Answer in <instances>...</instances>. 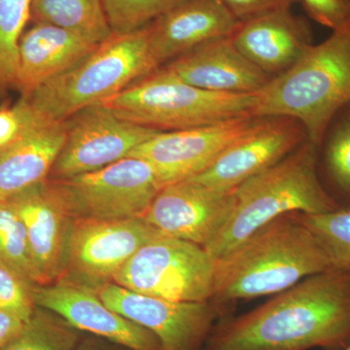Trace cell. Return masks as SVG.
<instances>
[{
    "instance_id": "cell-1",
    "label": "cell",
    "mask_w": 350,
    "mask_h": 350,
    "mask_svg": "<svg viewBox=\"0 0 350 350\" xmlns=\"http://www.w3.org/2000/svg\"><path fill=\"white\" fill-rule=\"evenodd\" d=\"M221 322L206 350L340 349L350 342V269H330Z\"/></svg>"
},
{
    "instance_id": "cell-2",
    "label": "cell",
    "mask_w": 350,
    "mask_h": 350,
    "mask_svg": "<svg viewBox=\"0 0 350 350\" xmlns=\"http://www.w3.org/2000/svg\"><path fill=\"white\" fill-rule=\"evenodd\" d=\"M330 269L317 237L295 213L287 214L215 260L211 301L221 306L275 295Z\"/></svg>"
},
{
    "instance_id": "cell-3",
    "label": "cell",
    "mask_w": 350,
    "mask_h": 350,
    "mask_svg": "<svg viewBox=\"0 0 350 350\" xmlns=\"http://www.w3.org/2000/svg\"><path fill=\"white\" fill-rule=\"evenodd\" d=\"M317 148L306 140L275 165L232 190L229 213L204 247L213 259L222 257L282 216L325 213L340 208L320 181Z\"/></svg>"
},
{
    "instance_id": "cell-4",
    "label": "cell",
    "mask_w": 350,
    "mask_h": 350,
    "mask_svg": "<svg viewBox=\"0 0 350 350\" xmlns=\"http://www.w3.org/2000/svg\"><path fill=\"white\" fill-rule=\"evenodd\" d=\"M350 105V27L313 44L255 93L252 117H288L319 146L335 116Z\"/></svg>"
},
{
    "instance_id": "cell-5",
    "label": "cell",
    "mask_w": 350,
    "mask_h": 350,
    "mask_svg": "<svg viewBox=\"0 0 350 350\" xmlns=\"http://www.w3.org/2000/svg\"><path fill=\"white\" fill-rule=\"evenodd\" d=\"M148 40L149 25L129 33H112L73 68L23 96L29 116L36 123H63L146 77L155 71Z\"/></svg>"
},
{
    "instance_id": "cell-6",
    "label": "cell",
    "mask_w": 350,
    "mask_h": 350,
    "mask_svg": "<svg viewBox=\"0 0 350 350\" xmlns=\"http://www.w3.org/2000/svg\"><path fill=\"white\" fill-rule=\"evenodd\" d=\"M254 103L255 94L206 91L157 69L103 105L119 118L167 131L252 117Z\"/></svg>"
},
{
    "instance_id": "cell-7",
    "label": "cell",
    "mask_w": 350,
    "mask_h": 350,
    "mask_svg": "<svg viewBox=\"0 0 350 350\" xmlns=\"http://www.w3.org/2000/svg\"><path fill=\"white\" fill-rule=\"evenodd\" d=\"M48 180L75 221L144 217L163 188L150 163L133 157L96 172Z\"/></svg>"
},
{
    "instance_id": "cell-8",
    "label": "cell",
    "mask_w": 350,
    "mask_h": 350,
    "mask_svg": "<svg viewBox=\"0 0 350 350\" xmlns=\"http://www.w3.org/2000/svg\"><path fill=\"white\" fill-rule=\"evenodd\" d=\"M215 259L199 244L160 234L122 267L112 282L175 301H211Z\"/></svg>"
},
{
    "instance_id": "cell-9",
    "label": "cell",
    "mask_w": 350,
    "mask_h": 350,
    "mask_svg": "<svg viewBox=\"0 0 350 350\" xmlns=\"http://www.w3.org/2000/svg\"><path fill=\"white\" fill-rule=\"evenodd\" d=\"M66 138L48 179L59 180L96 172L128 158L159 131L119 118L103 103L66 120Z\"/></svg>"
},
{
    "instance_id": "cell-10",
    "label": "cell",
    "mask_w": 350,
    "mask_h": 350,
    "mask_svg": "<svg viewBox=\"0 0 350 350\" xmlns=\"http://www.w3.org/2000/svg\"><path fill=\"white\" fill-rule=\"evenodd\" d=\"M96 293L108 308L153 333L162 350H200L222 312L213 301H170L114 282L101 285Z\"/></svg>"
},
{
    "instance_id": "cell-11",
    "label": "cell",
    "mask_w": 350,
    "mask_h": 350,
    "mask_svg": "<svg viewBox=\"0 0 350 350\" xmlns=\"http://www.w3.org/2000/svg\"><path fill=\"white\" fill-rule=\"evenodd\" d=\"M160 234L144 217L107 222L75 221L63 278L96 290L112 282L122 267Z\"/></svg>"
},
{
    "instance_id": "cell-12",
    "label": "cell",
    "mask_w": 350,
    "mask_h": 350,
    "mask_svg": "<svg viewBox=\"0 0 350 350\" xmlns=\"http://www.w3.org/2000/svg\"><path fill=\"white\" fill-rule=\"evenodd\" d=\"M256 120L241 117L187 130L159 131L129 157L150 163L165 187L204 172Z\"/></svg>"
},
{
    "instance_id": "cell-13",
    "label": "cell",
    "mask_w": 350,
    "mask_h": 350,
    "mask_svg": "<svg viewBox=\"0 0 350 350\" xmlns=\"http://www.w3.org/2000/svg\"><path fill=\"white\" fill-rule=\"evenodd\" d=\"M308 140L305 130L288 117L257 118L250 131L230 145L193 180L219 190L232 191L296 150Z\"/></svg>"
},
{
    "instance_id": "cell-14",
    "label": "cell",
    "mask_w": 350,
    "mask_h": 350,
    "mask_svg": "<svg viewBox=\"0 0 350 350\" xmlns=\"http://www.w3.org/2000/svg\"><path fill=\"white\" fill-rule=\"evenodd\" d=\"M34 305L56 313L80 332H87L131 350H162L150 331L114 312L96 290L61 278L31 289Z\"/></svg>"
},
{
    "instance_id": "cell-15",
    "label": "cell",
    "mask_w": 350,
    "mask_h": 350,
    "mask_svg": "<svg viewBox=\"0 0 350 350\" xmlns=\"http://www.w3.org/2000/svg\"><path fill=\"white\" fill-rule=\"evenodd\" d=\"M6 202L25 226L40 285L63 278L75 221L50 181L39 182Z\"/></svg>"
},
{
    "instance_id": "cell-16",
    "label": "cell",
    "mask_w": 350,
    "mask_h": 350,
    "mask_svg": "<svg viewBox=\"0 0 350 350\" xmlns=\"http://www.w3.org/2000/svg\"><path fill=\"white\" fill-rule=\"evenodd\" d=\"M232 194L193 179L175 182L160 191L144 218L165 236L204 247L227 217Z\"/></svg>"
},
{
    "instance_id": "cell-17",
    "label": "cell",
    "mask_w": 350,
    "mask_h": 350,
    "mask_svg": "<svg viewBox=\"0 0 350 350\" xmlns=\"http://www.w3.org/2000/svg\"><path fill=\"white\" fill-rule=\"evenodd\" d=\"M239 22L221 0H185L149 24L154 69L215 39L229 38Z\"/></svg>"
},
{
    "instance_id": "cell-18",
    "label": "cell",
    "mask_w": 350,
    "mask_h": 350,
    "mask_svg": "<svg viewBox=\"0 0 350 350\" xmlns=\"http://www.w3.org/2000/svg\"><path fill=\"white\" fill-rule=\"evenodd\" d=\"M158 69L191 86L216 93L255 94L271 78L239 52L231 36L202 44Z\"/></svg>"
},
{
    "instance_id": "cell-19",
    "label": "cell",
    "mask_w": 350,
    "mask_h": 350,
    "mask_svg": "<svg viewBox=\"0 0 350 350\" xmlns=\"http://www.w3.org/2000/svg\"><path fill=\"white\" fill-rule=\"evenodd\" d=\"M231 38L239 52L271 77L293 66L313 45L310 25L291 8L239 23Z\"/></svg>"
},
{
    "instance_id": "cell-20",
    "label": "cell",
    "mask_w": 350,
    "mask_h": 350,
    "mask_svg": "<svg viewBox=\"0 0 350 350\" xmlns=\"http://www.w3.org/2000/svg\"><path fill=\"white\" fill-rule=\"evenodd\" d=\"M98 46L62 27L34 24L21 36L14 86L27 96L73 68Z\"/></svg>"
},
{
    "instance_id": "cell-21",
    "label": "cell",
    "mask_w": 350,
    "mask_h": 350,
    "mask_svg": "<svg viewBox=\"0 0 350 350\" xmlns=\"http://www.w3.org/2000/svg\"><path fill=\"white\" fill-rule=\"evenodd\" d=\"M66 138V123L29 119L22 133L0 149V202L48 179Z\"/></svg>"
},
{
    "instance_id": "cell-22",
    "label": "cell",
    "mask_w": 350,
    "mask_h": 350,
    "mask_svg": "<svg viewBox=\"0 0 350 350\" xmlns=\"http://www.w3.org/2000/svg\"><path fill=\"white\" fill-rule=\"evenodd\" d=\"M29 21L62 27L96 45L113 33L103 0H31Z\"/></svg>"
},
{
    "instance_id": "cell-23",
    "label": "cell",
    "mask_w": 350,
    "mask_h": 350,
    "mask_svg": "<svg viewBox=\"0 0 350 350\" xmlns=\"http://www.w3.org/2000/svg\"><path fill=\"white\" fill-rule=\"evenodd\" d=\"M80 331L56 313L36 306L17 337L1 350H73Z\"/></svg>"
},
{
    "instance_id": "cell-24",
    "label": "cell",
    "mask_w": 350,
    "mask_h": 350,
    "mask_svg": "<svg viewBox=\"0 0 350 350\" xmlns=\"http://www.w3.org/2000/svg\"><path fill=\"white\" fill-rule=\"evenodd\" d=\"M0 262L29 284L40 285L25 226L7 202H0Z\"/></svg>"
},
{
    "instance_id": "cell-25",
    "label": "cell",
    "mask_w": 350,
    "mask_h": 350,
    "mask_svg": "<svg viewBox=\"0 0 350 350\" xmlns=\"http://www.w3.org/2000/svg\"><path fill=\"white\" fill-rule=\"evenodd\" d=\"M323 246L334 269H350V207L325 213H295Z\"/></svg>"
},
{
    "instance_id": "cell-26",
    "label": "cell",
    "mask_w": 350,
    "mask_h": 350,
    "mask_svg": "<svg viewBox=\"0 0 350 350\" xmlns=\"http://www.w3.org/2000/svg\"><path fill=\"white\" fill-rule=\"evenodd\" d=\"M31 5V0H0V89L15 85L18 49Z\"/></svg>"
},
{
    "instance_id": "cell-27",
    "label": "cell",
    "mask_w": 350,
    "mask_h": 350,
    "mask_svg": "<svg viewBox=\"0 0 350 350\" xmlns=\"http://www.w3.org/2000/svg\"><path fill=\"white\" fill-rule=\"evenodd\" d=\"M185 0H103L113 33H129L150 24Z\"/></svg>"
},
{
    "instance_id": "cell-28",
    "label": "cell",
    "mask_w": 350,
    "mask_h": 350,
    "mask_svg": "<svg viewBox=\"0 0 350 350\" xmlns=\"http://www.w3.org/2000/svg\"><path fill=\"white\" fill-rule=\"evenodd\" d=\"M327 174L340 192L350 196V111L334 126L327 140Z\"/></svg>"
},
{
    "instance_id": "cell-29",
    "label": "cell",
    "mask_w": 350,
    "mask_h": 350,
    "mask_svg": "<svg viewBox=\"0 0 350 350\" xmlns=\"http://www.w3.org/2000/svg\"><path fill=\"white\" fill-rule=\"evenodd\" d=\"M36 285L29 284L13 269L0 262V308L19 317L27 322L36 305L32 300L31 289Z\"/></svg>"
},
{
    "instance_id": "cell-30",
    "label": "cell",
    "mask_w": 350,
    "mask_h": 350,
    "mask_svg": "<svg viewBox=\"0 0 350 350\" xmlns=\"http://www.w3.org/2000/svg\"><path fill=\"white\" fill-rule=\"evenodd\" d=\"M306 12L315 22L340 31L350 27V2L349 0H301Z\"/></svg>"
},
{
    "instance_id": "cell-31",
    "label": "cell",
    "mask_w": 350,
    "mask_h": 350,
    "mask_svg": "<svg viewBox=\"0 0 350 350\" xmlns=\"http://www.w3.org/2000/svg\"><path fill=\"white\" fill-rule=\"evenodd\" d=\"M239 23L278 10L291 8L299 0H221Z\"/></svg>"
},
{
    "instance_id": "cell-32",
    "label": "cell",
    "mask_w": 350,
    "mask_h": 350,
    "mask_svg": "<svg viewBox=\"0 0 350 350\" xmlns=\"http://www.w3.org/2000/svg\"><path fill=\"white\" fill-rule=\"evenodd\" d=\"M29 122V115L21 101L15 107L0 109V149L19 137Z\"/></svg>"
},
{
    "instance_id": "cell-33",
    "label": "cell",
    "mask_w": 350,
    "mask_h": 350,
    "mask_svg": "<svg viewBox=\"0 0 350 350\" xmlns=\"http://www.w3.org/2000/svg\"><path fill=\"white\" fill-rule=\"evenodd\" d=\"M27 322L17 315L0 308V350L19 335Z\"/></svg>"
},
{
    "instance_id": "cell-34",
    "label": "cell",
    "mask_w": 350,
    "mask_h": 350,
    "mask_svg": "<svg viewBox=\"0 0 350 350\" xmlns=\"http://www.w3.org/2000/svg\"><path fill=\"white\" fill-rule=\"evenodd\" d=\"M73 350H131L123 345L115 344L105 338L96 337L87 338L80 340Z\"/></svg>"
},
{
    "instance_id": "cell-35",
    "label": "cell",
    "mask_w": 350,
    "mask_h": 350,
    "mask_svg": "<svg viewBox=\"0 0 350 350\" xmlns=\"http://www.w3.org/2000/svg\"><path fill=\"white\" fill-rule=\"evenodd\" d=\"M345 350H350V342L349 345H347V347H345Z\"/></svg>"
},
{
    "instance_id": "cell-36",
    "label": "cell",
    "mask_w": 350,
    "mask_h": 350,
    "mask_svg": "<svg viewBox=\"0 0 350 350\" xmlns=\"http://www.w3.org/2000/svg\"><path fill=\"white\" fill-rule=\"evenodd\" d=\"M349 1L350 2V0H349Z\"/></svg>"
}]
</instances>
